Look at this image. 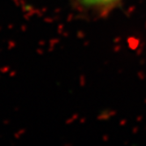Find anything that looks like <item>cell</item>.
Instances as JSON below:
<instances>
[{"mask_svg": "<svg viewBox=\"0 0 146 146\" xmlns=\"http://www.w3.org/2000/svg\"><path fill=\"white\" fill-rule=\"evenodd\" d=\"M81 3L89 6H101L111 5L118 0H79Z\"/></svg>", "mask_w": 146, "mask_h": 146, "instance_id": "obj_1", "label": "cell"}]
</instances>
